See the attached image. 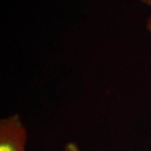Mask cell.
<instances>
[{
  "instance_id": "obj_1",
  "label": "cell",
  "mask_w": 151,
  "mask_h": 151,
  "mask_svg": "<svg viewBox=\"0 0 151 151\" xmlns=\"http://www.w3.org/2000/svg\"><path fill=\"white\" fill-rule=\"evenodd\" d=\"M27 134L19 115L0 122V151H25Z\"/></svg>"
},
{
  "instance_id": "obj_2",
  "label": "cell",
  "mask_w": 151,
  "mask_h": 151,
  "mask_svg": "<svg viewBox=\"0 0 151 151\" xmlns=\"http://www.w3.org/2000/svg\"><path fill=\"white\" fill-rule=\"evenodd\" d=\"M65 151H80L77 145L74 143H68L65 147Z\"/></svg>"
},
{
  "instance_id": "obj_3",
  "label": "cell",
  "mask_w": 151,
  "mask_h": 151,
  "mask_svg": "<svg viewBox=\"0 0 151 151\" xmlns=\"http://www.w3.org/2000/svg\"><path fill=\"white\" fill-rule=\"evenodd\" d=\"M142 2L148 4V5L151 6V0H142ZM147 29H148V30H150L151 32V15L150 16L148 22H147Z\"/></svg>"
}]
</instances>
